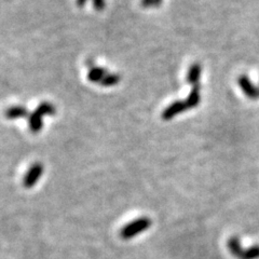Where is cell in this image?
I'll list each match as a JSON object with an SVG mask.
<instances>
[{"label":"cell","instance_id":"6da1fadb","mask_svg":"<svg viewBox=\"0 0 259 259\" xmlns=\"http://www.w3.org/2000/svg\"><path fill=\"white\" fill-rule=\"evenodd\" d=\"M152 225L151 218L148 216H140L134 218L131 222H127L122 228L120 229L119 234L122 240H132L136 237L141 236L145 231L150 229Z\"/></svg>","mask_w":259,"mask_h":259},{"label":"cell","instance_id":"5b68a950","mask_svg":"<svg viewBox=\"0 0 259 259\" xmlns=\"http://www.w3.org/2000/svg\"><path fill=\"white\" fill-rule=\"evenodd\" d=\"M202 67L200 64H193L187 72V81L192 87H198L200 83Z\"/></svg>","mask_w":259,"mask_h":259},{"label":"cell","instance_id":"30bf717a","mask_svg":"<svg viewBox=\"0 0 259 259\" xmlns=\"http://www.w3.org/2000/svg\"><path fill=\"white\" fill-rule=\"evenodd\" d=\"M162 3V0H143V6L144 7H153V6H159Z\"/></svg>","mask_w":259,"mask_h":259},{"label":"cell","instance_id":"8992f818","mask_svg":"<svg viewBox=\"0 0 259 259\" xmlns=\"http://www.w3.org/2000/svg\"><path fill=\"white\" fill-rule=\"evenodd\" d=\"M201 101V92H200V87H192V90L190 91L187 99H186L185 103L187 105L188 109H192L197 107L200 104Z\"/></svg>","mask_w":259,"mask_h":259},{"label":"cell","instance_id":"7a4b0ae2","mask_svg":"<svg viewBox=\"0 0 259 259\" xmlns=\"http://www.w3.org/2000/svg\"><path fill=\"white\" fill-rule=\"evenodd\" d=\"M227 247L237 259H259V245L244 246L238 237L229 238Z\"/></svg>","mask_w":259,"mask_h":259},{"label":"cell","instance_id":"3957f363","mask_svg":"<svg viewBox=\"0 0 259 259\" xmlns=\"http://www.w3.org/2000/svg\"><path fill=\"white\" fill-rule=\"evenodd\" d=\"M238 83L241 88V90L248 99L256 100L259 97V88L255 87V84L250 81V79L246 75H242L238 79Z\"/></svg>","mask_w":259,"mask_h":259},{"label":"cell","instance_id":"52a82bcc","mask_svg":"<svg viewBox=\"0 0 259 259\" xmlns=\"http://www.w3.org/2000/svg\"><path fill=\"white\" fill-rule=\"evenodd\" d=\"M106 75H107V71L105 70V68L96 67L90 71V74H89V79L93 81V82H102V80Z\"/></svg>","mask_w":259,"mask_h":259},{"label":"cell","instance_id":"277c9868","mask_svg":"<svg viewBox=\"0 0 259 259\" xmlns=\"http://www.w3.org/2000/svg\"><path fill=\"white\" fill-rule=\"evenodd\" d=\"M187 109L188 107L187 105H186L185 101H176L171 105H168V106L163 110V112H162V118L164 120H171L177 115H181V113H183Z\"/></svg>","mask_w":259,"mask_h":259},{"label":"cell","instance_id":"ba28073f","mask_svg":"<svg viewBox=\"0 0 259 259\" xmlns=\"http://www.w3.org/2000/svg\"><path fill=\"white\" fill-rule=\"evenodd\" d=\"M120 82V76L117 74H107L102 80V84L104 87H115Z\"/></svg>","mask_w":259,"mask_h":259},{"label":"cell","instance_id":"9c48e42d","mask_svg":"<svg viewBox=\"0 0 259 259\" xmlns=\"http://www.w3.org/2000/svg\"><path fill=\"white\" fill-rule=\"evenodd\" d=\"M85 2L87 0H78V4L80 6H82ZM93 3H94V6L97 10H103L105 6H106V2H105V0H93Z\"/></svg>","mask_w":259,"mask_h":259}]
</instances>
